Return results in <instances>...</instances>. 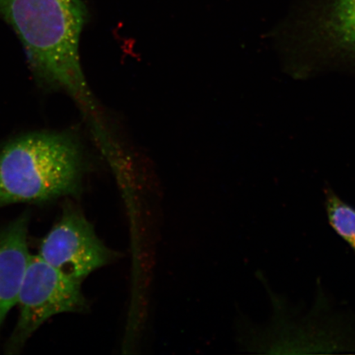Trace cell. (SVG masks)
I'll return each mask as SVG.
<instances>
[{"label": "cell", "mask_w": 355, "mask_h": 355, "mask_svg": "<svg viewBox=\"0 0 355 355\" xmlns=\"http://www.w3.org/2000/svg\"><path fill=\"white\" fill-rule=\"evenodd\" d=\"M84 166L83 146L72 132L38 131L8 141L0 148V207L74 195Z\"/></svg>", "instance_id": "7a4b0ae2"}, {"label": "cell", "mask_w": 355, "mask_h": 355, "mask_svg": "<svg viewBox=\"0 0 355 355\" xmlns=\"http://www.w3.org/2000/svg\"><path fill=\"white\" fill-rule=\"evenodd\" d=\"M38 255L80 283L114 257L83 213L72 205L65 206L60 219L43 239Z\"/></svg>", "instance_id": "5b68a950"}, {"label": "cell", "mask_w": 355, "mask_h": 355, "mask_svg": "<svg viewBox=\"0 0 355 355\" xmlns=\"http://www.w3.org/2000/svg\"><path fill=\"white\" fill-rule=\"evenodd\" d=\"M325 210L331 227L349 244L355 254V208L332 190L327 189Z\"/></svg>", "instance_id": "52a82bcc"}, {"label": "cell", "mask_w": 355, "mask_h": 355, "mask_svg": "<svg viewBox=\"0 0 355 355\" xmlns=\"http://www.w3.org/2000/svg\"><path fill=\"white\" fill-rule=\"evenodd\" d=\"M87 10L80 0H0L38 85H66L82 73L79 41Z\"/></svg>", "instance_id": "6da1fadb"}, {"label": "cell", "mask_w": 355, "mask_h": 355, "mask_svg": "<svg viewBox=\"0 0 355 355\" xmlns=\"http://www.w3.org/2000/svg\"><path fill=\"white\" fill-rule=\"evenodd\" d=\"M334 28L341 41L355 51V0H337Z\"/></svg>", "instance_id": "ba28073f"}, {"label": "cell", "mask_w": 355, "mask_h": 355, "mask_svg": "<svg viewBox=\"0 0 355 355\" xmlns=\"http://www.w3.org/2000/svg\"><path fill=\"white\" fill-rule=\"evenodd\" d=\"M272 317L266 326L243 322V352L257 354H314L355 352V322L348 313L332 307L328 297L318 291L312 309L302 315L283 296L270 288Z\"/></svg>", "instance_id": "3957f363"}, {"label": "cell", "mask_w": 355, "mask_h": 355, "mask_svg": "<svg viewBox=\"0 0 355 355\" xmlns=\"http://www.w3.org/2000/svg\"><path fill=\"white\" fill-rule=\"evenodd\" d=\"M17 305L19 318L8 347L12 352L21 348L51 318L82 312L87 303L81 283L64 276L37 254L30 257Z\"/></svg>", "instance_id": "277c9868"}, {"label": "cell", "mask_w": 355, "mask_h": 355, "mask_svg": "<svg viewBox=\"0 0 355 355\" xmlns=\"http://www.w3.org/2000/svg\"><path fill=\"white\" fill-rule=\"evenodd\" d=\"M29 216L24 214L0 230V331L10 310L17 305L31 255Z\"/></svg>", "instance_id": "8992f818"}]
</instances>
